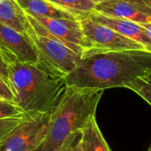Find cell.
Wrapping results in <instances>:
<instances>
[{
    "mask_svg": "<svg viewBox=\"0 0 151 151\" xmlns=\"http://www.w3.org/2000/svg\"><path fill=\"white\" fill-rule=\"evenodd\" d=\"M151 72V51L147 50H84L77 66L65 77L67 86L103 90L126 88Z\"/></svg>",
    "mask_w": 151,
    "mask_h": 151,
    "instance_id": "obj_1",
    "label": "cell"
},
{
    "mask_svg": "<svg viewBox=\"0 0 151 151\" xmlns=\"http://www.w3.org/2000/svg\"><path fill=\"white\" fill-rule=\"evenodd\" d=\"M8 71L14 103L27 114H51L67 88L64 76L40 62H13Z\"/></svg>",
    "mask_w": 151,
    "mask_h": 151,
    "instance_id": "obj_2",
    "label": "cell"
},
{
    "mask_svg": "<svg viewBox=\"0 0 151 151\" xmlns=\"http://www.w3.org/2000/svg\"><path fill=\"white\" fill-rule=\"evenodd\" d=\"M104 91L67 86L58 105L50 114L47 136L37 151H59L72 134L81 132L96 116Z\"/></svg>",
    "mask_w": 151,
    "mask_h": 151,
    "instance_id": "obj_3",
    "label": "cell"
},
{
    "mask_svg": "<svg viewBox=\"0 0 151 151\" xmlns=\"http://www.w3.org/2000/svg\"><path fill=\"white\" fill-rule=\"evenodd\" d=\"M27 17L30 23L27 35L35 47L39 62L65 77L77 66L81 56L50 35L33 17L28 14Z\"/></svg>",
    "mask_w": 151,
    "mask_h": 151,
    "instance_id": "obj_4",
    "label": "cell"
},
{
    "mask_svg": "<svg viewBox=\"0 0 151 151\" xmlns=\"http://www.w3.org/2000/svg\"><path fill=\"white\" fill-rule=\"evenodd\" d=\"M50 120V113L28 116L0 141V151H37L46 139Z\"/></svg>",
    "mask_w": 151,
    "mask_h": 151,
    "instance_id": "obj_5",
    "label": "cell"
},
{
    "mask_svg": "<svg viewBox=\"0 0 151 151\" xmlns=\"http://www.w3.org/2000/svg\"><path fill=\"white\" fill-rule=\"evenodd\" d=\"M80 21L84 37V50H146L142 43L126 37L105 25L94 21L88 16L81 19Z\"/></svg>",
    "mask_w": 151,
    "mask_h": 151,
    "instance_id": "obj_6",
    "label": "cell"
},
{
    "mask_svg": "<svg viewBox=\"0 0 151 151\" xmlns=\"http://www.w3.org/2000/svg\"><path fill=\"white\" fill-rule=\"evenodd\" d=\"M33 18L42 25L50 35L62 42L73 51L81 56L85 49V44L82 28L79 19L43 17Z\"/></svg>",
    "mask_w": 151,
    "mask_h": 151,
    "instance_id": "obj_7",
    "label": "cell"
},
{
    "mask_svg": "<svg viewBox=\"0 0 151 151\" xmlns=\"http://www.w3.org/2000/svg\"><path fill=\"white\" fill-rule=\"evenodd\" d=\"M94 12L138 24L151 22V0H109L96 5Z\"/></svg>",
    "mask_w": 151,
    "mask_h": 151,
    "instance_id": "obj_8",
    "label": "cell"
},
{
    "mask_svg": "<svg viewBox=\"0 0 151 151\" xmlns=\"http://www.w3.org/2000/svg\"><path fill=\"white\" fill-rule=\"evenodd\" d=\"M0 49L19 62H39L35 47L27 33L18 32L1 23Z\"/></svg>",
    "mask_w": 151,
    "mask_h": 151,
    "instance_id": "obj_9",
    "label": "cell"
},
{
    "mask_svg": "<svg viewBox=\"0 0 151 151\" xmlns=\"http://www.w3.org/2000/svg\"><path fill=\"white\" fill-rule=\"evenodd\" d=\"M88 17L94 21L105 25L126 37L142 43L147 50L151 51V40L145 29L140 24L125 19L104 16L96 12H91Z\"/></svg>",
    "mask_w": 151,
    "mask_h": 151,
    "instance_id": "obj_10",
    "label": "cell"
},
{
    "mask_svg": "<svg viewBox=\"0 0 151 151\" xmlns=\"http://www.w3.org/2000/svg\"><path fill=\"white\" fill-rule=\"evenodd\" d=\"M26 14L32 17L78 19L74 15L48 0H16ZM80 20V19H79Z\"/></svg>",
    "mask_w": 151,
    "mask_h": 151,
    "instance_id": "obj_11",
    "label": "cell"
},
{
    "mask_svg": "<svg viewBox=\"0 0 151 151\" xmlns=\"http://www.w3.org/2000/svg\"><path fill=\"white\" fill-rule=\"evenodd\" d=\"M0 23L27 34L30 23L16 0H0Z\"/></svg>",
    "mask_w": 151,
    "mask_h": 151,
    "instance_id": "obj_12",
    "label": "cell"
},
{
    "mask_svg": "<svg viewBox=\"0 0 151 151\" xmlns=\"http://www.w3.org/2000/svg\"><path fill=\"white\" fill-rule=\"evenodd\" d=\"M81 140L84 151H112L98 127L96 116L90 118L82 128Z\"/></svg>",
    "mask_w": 151,
    "mask_h": 151,
    "instance_id": "obj_13",
    "label": "cell"
},
{
    "mask_svg": "<svg viewBox=\"0 0 151 151\" xmlns=\"http://www.w3.org/2000/svg\"><path fill=\"white\" fill-rule=\"evenodd\" d=\"M74 15L78 19L88 17L94 12L96 4L91 0H48Z\"/></svg>",
    "mask_w": 151,
    "mask_h": 151,
    "instance_id": "obj_14",
    "label": "cell"
},
{
    "mask_svg": "<svg viewBox=\"0 0 151 151\" xmlns=\"http://www.w3.org/2000/svg\"><path fill=\"white\" fill-rule=\"evenodd\" d=\"M126 88L135 92L151 106V85L143 81L142 78H138L131 81L126 86Z\"/></svg>",
    "mask_w": 151,
    "mask_h": 151,
    "instance_id": "obj_15",
    "label": "cell"
},
{
    "mask_svg": "<svg viewBox=\"0 0 151 151\" xmlns=\"http://www.w3.org/2000/svg\"><path fill=\"white\" fill-rule=\"evenodd\" d=\"M30 115L33 114L25 113L19 116L0 119V141L3 140L11 131H12L19 123H21Z\"/></svg>",
    "mask_w": 151,
    "mask_h": 151,
    "instance_id": "obj_16",
    "label": "cell"
},
{
    "mask_svg": "<svg viewBox=\"0 0 151 151\" xmlns=\"http://www.w3.org/2000/svg\"><path fill=\"white\" fill-rule=\"evenodd\" d=\"M22 114H25V112L14 102L0 99V119L16 117Z\"/></svg>",
    "mask_w": 151,
    "mask_h": 151,
    "instance_id": "obj_17",
    "label": "cell"
},
{
    "mask_svg": "<svg viewBox=\"0 0 151 151\" xmlns=\"http://www.w3.org/2000/svg\"><path fill=\"white\" fill-rule=\"evenodd\" d=\"M18 60L5 53L4 50L0 49V78H2L7 84L10 85L9 81V71H8V65L9 64H12L13 62H17ZM11 87V85H10Z\"/></svg>",
    "mask_w": 151,
    "mask_h": 151,
    "instance_id": "obj_18",
    "label": "cell"
},
{
    "mask_svg": "<svg viewBox=\"0 0 151 151\" xmlns=\"http://www.w3.org/2000/svg\"><path fill=\"white\" fill-rule=\"evenodd\" d=\"M0 97L8 101L14 102V96L9 84L0 78Z\"/></svg>",
    "mask_w": 151,
    "mask_h": 151,
    "instance_id": "obj_19",
    "label": "cell"
},
{
    "mask_svg": "<svg viewBox=\"0 0 151 151\" xmlns=\"http://www.w3.org/2000/svg\"><path fill=\"white\" fill-rule=\"evenodd\" d=\"M73 151H84V149H83V146H82V143H81V134L79 136V138L77 139L74 146H73Z\"/></svg>",
    "mask_w": 151,
    "mask_h": 151,
    "instance_id": "obj_20",
    "label": "cell"
},
{
    "mask_svg": "<svg viewBox=\"0 0 151 151\" xmlns=\"http://www.w3.org/2000/svg\"><path fill=\"white\" fill-rule=\"evenodd\" d=\"M144 29H145V31L147 32V34H148V35H149V37H150V39L151 40V22H149V23H144V24H140Z\"/></svg>",
    "mask_w": 151,
    "mask_h": 151,
    "instance_id": "obj_21",
    "label": "cell"
},
{
    "mask_svg": "<svg viewBox=\"0 0 151 151\" xmlns=\"http://www.w3.org/2000/svg\"><path fill=\"white\" fill-rule=\"evenodd\" d=\"M143 81H145L146 82H148L149 84H150L151 85V72H150L148 74H146L143 78H142Z\"/></svg>",
    "mask_w": 151,
    "mask_h": 151,
    "instance_id": "obj_22",
    "label": "cell"
},
{
    "mask_svg": "<svg viewBox=\"0 0 151 151\" xmlns=\"http://www.w3.org/2000/svg\"><path fill=\"white\" fill-rule=\"evenodd\" d=\"M93 3H95L96 4H96H101V3H104V2H106V1H109V0H91Z\"/></svg>",
    "mask_w": 151,
    "mask_h": 151,
    "instance_id": "obj_23",
    "label": "cell"
},
{
    "mask_svg": "<svg viewBox=\"0 0 151 151\" xmlns=\"http://www.w3.org/2000/svg\"><path fill=\"white\" fill-rule=\"evenodd\" d=\"M148 151H151V146L150 147V149H149V150H148Z\"/></svg>",
    "mask_w": 151,
    "mask_h": 151,
    "instance_id": "obj_24",
    "label": "cell"
},
{
    "mask_svg": "<svg viewBox=\"0 0 151 151\" xmlns=\"http://www.w3.org/2000/svg\"><path fill=\"white\" fill-rule=\"evenodd\" d=\"M0 99H3V98H1V97H0Z\"/></svg>",
    "mask_w": 151,
    "mask_h": 151,
    "instance_id": "obj_25",
    "label": "cell"
}]
</instances>
